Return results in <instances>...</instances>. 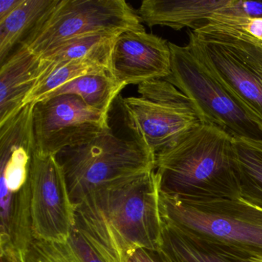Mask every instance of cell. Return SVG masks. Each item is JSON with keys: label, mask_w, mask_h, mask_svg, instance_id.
Segmentation results:
<instances>
[{"label": "cell", "mask_w": 262, "mask_h": 262, "mask_svg": "<svg viewBox=\"0 0 262 262\" xmlns=\"http://www.w3.org/2000/svg\"><path fill=\"white\" fill-rule=\"evenodd\" d=\"M159 198L155 170L128 178L74 205V228L105 261L128 262L139 248H160Z\"/></svg>", "instance_id": "cell-1"}, {"label": "cell", "mask_w": 262, "mask_h": 262, "mask_svg": "<svg viewBox=\"0 0 262 262\" xmlns=\"http://www.w3.org/2000/svg\"><path fill=\"white\" fill-rule=\"evenodd\" d=\"M159 192L184 199H240L233 137L203 124L156 157Z\"/></svg>", "instance_id": "cell-2"}, {"label": "cell", "mask_w": 262, "mask_h": 262, "mask_svg": "<svg viewBox=\"0 0 262 262\" xmlns=\"http://www.w3.org/2000/svg\"><path fill=\"white\" fill-rule=\"evenodd\" d=\"M164 223L236 262H262V209L242 199L160 194Z\"/></svg>", "instance_id": "cell-3"}, {"label": "cell", "mask_w": 262, "mask_h": 262, "mask_svg": "<svg viewBox=\"0 0 262 262\" xmlns=\"http://www.w3.org/2000/svg\"><path fill=\"white\" fill-rule=\"evenodd\" d=\"M188 37L187 47L262 129V41L217 24L191 30Z\"/></svg>", "instance_id": "cell-4"}, {"label": "cell", "mask_w": 262, "mask_h": 262, "mask_svg": "<svg viewBox=\"0 0 262 262\" xmlns=\"http://www.w3.org/2000/svg\"><path fill=\"white\" fill-rule=\"evenodd\" d=\"M73 205L87 195L133 176L155 170L156 156L111 127L86 143L56 156Z\"/></svg>", "instance_id": "cell-5"}, {"label": "cell", "mask_w": 262, "mask_h": 262, "mask_svg": "<svg viewBox=\"0 0 262 262\" xmlns=\"http://www.w3.org/2000/svg\"><path fill=\"white\" fill-rule=\"evenodd\" d=\"M138 93L121 99L124 122L132 139L156 157L205 124L191 99L165 79L140 84Z\"/></svg>", "instance_id": "cell-6"}, {"label": "cell", "mask_w": 262, "mask_h": 262, "mask_svg": "<svg viewBox=\"0 0 262 262\" xmlns=\"http://www.w3.org/2000/svg\"><path fill=\"white\" fill-rule=\"evenodd\" d=\"M171 73L165 80L191 99L204 123L234 138L262 139V129L242 104L214 77L188 47L169 42Z\"/></svg>", "instance_id": "cell-7"}, {"label": "cell", "mask_w": 262, "mask_h": 262, "mask_svg": "<svg viewBox=\"0 0 262 262\" xmlns=\"http://www.w3.org/2000/svg\"><path fill=\"white\" fill-rule=\"evenodd\" d=\"M141 30L145 28L137 11L125 0H59L20 46L41 57L79 36Z\"/></svg>", "instance_id": "cell-8"}, {"label": "cell", "mask_w": 262, "mask_h": 262, "mask_svg": "<svg viewBox=\"0 0 262 262\" xmlns=\"http://www.w3.org/2000/svg\"><path fill=\"white\" fill-rule=\"evenodd\" d=\"M108 115L89 106L79 96L61 95L33 104L36 152L56 156L83 145L110 128Z\"/></svg>", "instance_id": "cell-9"}, {"label": "cell", "mask_w": 262, "mask_h": 262, "mask_svg": "<svg viewBox=\"0 0 262 262\" xmlns=\"http://www.w3.org/2000/svg\"><path fill=\"white\" fill-rule=\"evenodd\" d=\"M33 237L64 242L74 228V205L56 156L34 153L30 168Z\"/></svg>", "instance_id": "cell-10"}, {"label": "cell", "mask_w": 262, "mask_h": 262, "mask_svg": "<svg viewBox=\"0 0 262 262\" xmlns=\"http://www.w3.org/2000/svg\"><path fill=\"white\" fill-rule=\"evenodd\" d=\"M169 42L145 30H128L113 46L110 70L122 85H140L163 79L171 73Z\"/></svg>", "instance_id": "cell-11"}, {"label": "cell", "mask_w": 262, "mask_h": 262, "mask_svg": "<svg viewBox=\"0 0 262 262\" xmlns=\"http://www.w3.org/2000/svg\"><path fill=\"white\" fill-rule=\"evenodd\" d=\"M138 15L148 27H169L179 31L184 28L199 30L217 16L258 18V1L240 0H145Z\"/></svg>", "instance_id": "cell-12"}, {"label": "cell", "mask_w": 262, "mask_h": 262, "mask_svg": "<svg viewBox=\"0 0 262 262\" xmlns=\"http://www.w3.org/2000/svg\"><path fill=\"white\" fill-rule=\"evenodd\" d=\"M1 251L13 253L22 262L35 240L30 176H1Z\"/></svg>", "instance_id": "cell-13"}, {"label": "cell", "mask_w": 262, "mask_h": 262, "mask_svg": "<svg viewBox=\"0 0 262 262\" xmlns=\"http://www.w3.org/2000/svg\"><path fill=\"white\" fill-rule=\"evenodd\" d=\"M43 59L19 46L0 69V125L16 116L47 70Z\"/></svg>", "instance_id": "cell-14"}, {"label": "cell", "mask_w": 262, "mask_h": 262, "mask_svg": "<svg viewBox=\"0 0 262 262\" xmlns=\"http://www.w3.org/2000/svg\"><path fill=\"white\" fill-rule=\"evenodd\" d=\"M59 0H24L5 19L0 21V62L25 42L43 22Z\"/></svg>", "instance_id": "cell-15"}, {"label": "cell", "mask_w": 262, "mask_h": 262, "mask_svg": "<svg viewBox=\"0 0 262 262\" xmlns=\"http://www.w3.org/2000/svg\"><path fill=\"white\" fill-rule=\"evenodd\" d=\"M240 199L262 209V139L233 137Z\"/></svg>", "instance_id": "cell-16"}, {"label": "cell", "mask_w": 262, "mask_h": 262, "mask_svg": "<svg viewBox=\"0 0 262 262\" xmlns=\"http://www.w3.org/2000/svg\"><path fill=\"white\" fill-rule=\"evenodd\" d=\"M125 87L116 80L111 72H99L81 76L65 84L46 99L61 95H75L89 106L108 115L113 102Z\"/></svg>", "instance_id": "cell-17"}, {"label": "cell", "mask_w": 262, "mask_h": 262, "mask_svg": "<svg viewBox=\"0 0 262 262\" xmlns=\"http://www.w3.org/2000/svg\"><path fill=\"white\" fill-rule=\"evenodd\" d=\"M27 262H106L90 242L73 228L64 242L35 239L27 254Z\"/></svg>", "instance_id": "cell-18"}, {"label": "cell", "mask_w": 262, "mask_h": 262, "mask_svg": "<svg viewBox=\"0 0 262 262\" xmlns=\"http://www.w3.org/2000/svg\"><path fill=\"white\" fill-rule=\"evenodd\" d=\"M103 71L111 72L108 61L86 59L62 62L53 66L47 63L45 74L27 96L25 105L35 104L46 99L55 90L77 78L90 73Z\"/></svg>", "instance_id": "cell-19"}, {"label": "cell", "mask_w": 262, "mask_h": 262, "mask_svg": "<svg viewBox=\"0 0 262 262\" xmlns=\"http://www.w3.org/2000/svg\"><path fill=\"white\" fill-rule=\"evenodd\" d=\"M119 35L96 33L79 36L63 42L40 58L50 66L86 59L111 62L113 46Z\"/></svg>", "instance_id": "cell-20"}, {"label": "cell", "mask_w": 262, "mask_h": 262, "mask_svg": "<svg viewBox=\"0 0 262 262\" xmlns=\"http://www.w3.org/2000/svg\"><path fill=\"white\" fill-rule=\"evenodd\" d=\"M160 249L169 262H236L164 222Z\"/></svg>", "instance_id": "cell-21"}, {"label": "cell", "mask_w": 262, "mask_h": 262, "mask_svg": "<svg viewBox=\"0 0 262 262\" xmlns=\"http://www.w3.org/2000/svg\"><path fill=\"white\" fill-rule=\"evenodd\" d=\"M208 24H217L242 30L262 41V19L259 18L238 17V16H213ZM207 24V25H208Z\"/></svg>", "instance_id": "cell-22"}, {"label": "cell", "mask_w": 262, "mask_h": 262, "mask_svg": "<svg viewBox=\"0 0 262 262\" xmlns=\"http://www.w3.org/2000/svg\"><path fill=\"white\" fill-rule=\"evenodd\" d=\"M130 262H169L162 250L139 248L130 257Z\"/></svg>", "instance_id": "cell-23"}, {"label": "cell", "mask_w": 262, "mask_h": 262, "mask_svg": "<svg viewBox=\"0 0 262 262\" xmlns=\"http://www.w3.org/2000/svg\"><path fill=\"white\" fill-rule=\"evenodd\" d=\"M24 0H0V21L11 14Z\"/></svg>", "instance_id": "cell-24"}, {"label": "cell", "mask_w": 262, "mask_h": 262, "mask_svg": "<svg viewBox=\"0 0 262 262\" xmlns=\"http://www.w3.org/2000/svg\"><path fill=\"white\" fill-rule=\"evenodd\" d=\"M0 262H22L14 254L7 251H1Z\"/></svg>", "instance_id": "cell-25"}, {"label": "cell", "mask_w": 262, "mask_h": 262, "mask_svg": "<svg viewBox=\"0 0 262 262\" xmlns=\"http://www.w3.org/2000/svg\"><path fill=\"white\" fill-rule=\"evenodd\" d=\"M1 174H29V173H1Z\"/></svg>", "instance_id": "cell-26"}, {"label": "cell", "mask_w": 262, "mask_h": 262, "mask_svg": "<svg viewBox=\"0 0 262 262\" xmlns=\"http://www.w3.org/2000/svg\"><path fill=\"white\" fill-rule=\"evenodd\" d=\"M1 173H29V172H1Z\"/></svg>", "instance_id": "cell-27"}, {"label": "cell", "mask_w": 262, "mask_h": 262, "mask_svg": "<svg viewBox=\"0 0 262 262\" xmlns=\"http://www.w3.org/2000/svg\"><path fill=\"white\" fill-rule=\"evenodd\" d=\"M128 262H130V260H128Z\"/></svg>", "instance_id": "cell-28"}]
</instances>
